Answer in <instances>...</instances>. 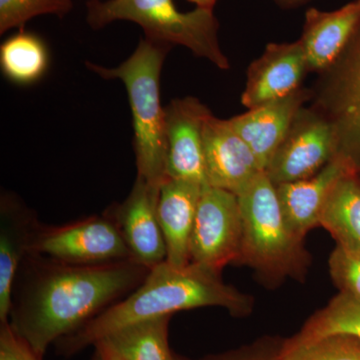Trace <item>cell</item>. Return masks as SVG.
Masks as SVG:
<instances>
[{
  "instance_id": "ac0fdd59",
  "label": "cell",
  "mask_w": 360,
  "mask_h": 360,
  "mask_svg": "<svg viewBox=\"0 0 360 360\" xmlns=\"http://www.w3.org/2000/svg\"><path fill=\"white\" fill-rule=\"evenodd\" d=\"M39 222L30 208L13 195L0 202V322L8 321L11 291Z\"/></svg>"
},
{
  "instance_id": "7a4b0ae2",
  "label": "cell",
  "mask_w": 360,
  "mask_h": 360,
  "mask_svg": "<svg viewBox=\"0 0 360 360\" xmlns=\"http://www.w3.org/2000/svg\"><path fill=\"white\" fill-rule=\"evenodd\" d=\"M201 307H221L243 317L253 311L255 298L202 265L191 262L176 267L165 262L149 270L143 283L129 295L59 340L56 349L58 354L72 356L132 324Z\"/></svg>"
},
{
  "instance_id": "44dd1931",
  "label": "cell",
  "mask_w": 360,
  "mask_h": 360,
  "mask_svg": "<svg viewBox=\"0 0 360 360\" xmlns=\"http://www.w3.org/2000/svg\"><path fill=\"white\" fill-rule=\"evenodd\" d=\"M330 335L352 336L360 341V298L338 293L291 340L307 342Z\"/></svg>"
},
{
  "instance_id": "d4e9b609",
  "label": "cell",
  "mask_w": 360,
  "mask_h": 360,
  "mask_svg": "<svg viewBox=\"0 0 360 360\" xmlns=\"http://www.w3.org/2000/svg\"><path fill=\"white\" fill-rule=\"evenodd\" d=\"M328 269L340 292L360 298V251L336 245L329 257Z\"/></svg>"
},
{
  "instance_id": "4fadbf2b",
  "label": "cell",
  "mask_w": 360,
  "mask_h": 360,
  "mask_svg": "<svg viewBox=\"0 0 360 360\" xmlns=\"http://www.w3.org/2000/svg\"><path fill=\"white\" fill-rule=\"evenodd\" d=\"M309 72L300 40L291 44H270L248 70L241 103L248 110L283 98L302 89Z\"/></svg>"
},
{
  "instance_id": "d6986e66",
  "label": "cell",
  "mask_w": 360,
  "mask_h": 360,
  "mask_svg": "<svg viewBox=\"0 0 360 360\" xmlns=\"http://www.w3.org/2000/svg\"><path fill=\"white\" fill-rule=\"evenodd\" d=\"M319 226L330 233L336 245L360 251V172L338 182L322 210Z\"/></svg>"
},
{
  "instance_id": "7402d4cb",
  "label": "cell",
  "mask_w": 360,
  "mask_h": 360,
  "mask_svg": "<svg viewBox=\"0 0 360 360\" xmlns=\"http://www.w3.org/2000/svg\"><path fill=\"white\" fill-rule=\"evenodd\" d=\"M0 65L6 77L16 84H32L46 71L49 52L37 35L23 30L2 44Z\"/></svg>"
},
{
  "instance_id": "277c9868",
  "label": "cell",
  "mask_w": 360,
  "mask_h": 360,
  "mask_svg": "<svg viewBox=\"0 0 360 360\" xmlns=\"http://www.w3.org/2000/svg\"><path fill=\"white\" fill-rule=\"evenodd\" d=\"M170 45L141 39L132 56L115 68L86 63L103 79H120L129 94L134 125L137 176L160 187L168 179L165 108L160 103V75Z\"/></svg>"
},
{
  "instance_id": "5bb4252c",
  "label": "cell",
  "mask_w": 360,
  "mask_h": 360,
  "mask_svg": "<svg viewBox=\"0 0 360 360\" xmlns=\"http://www.w3.org/2000/svg\"><path fill=\"white\" fill-rule=\"evenodd\" d=\"M360 172L348 156L338 153L317 174L307 179L276 186L277 195L286 221L292 231L305 238L319 226L322 210L343 177Z\"/></svg>"
},
{
  "instance_id": "ffe728a7",
  "label": "cell",
  "mask_w": 360,
  "mask_h": 360,
  "mask_svg": "<svg viewBox=\"0 0 360 360\" xmlns=\"http://www.w3.org/2000/svg\"><path fill=\"white\" fill-rule=\"evenodd\" d=\"M170 319L167 315L139 322L103 340L125 360H174L168 345Z\"/></svg>"
},
{
  "instance_id": "8fae6325",
  "label": "cell",
  "mask_w": 360,
  "mask_h": 360,
  "mask_svg": "<svg viewBox=\"0 0 360 360\" xmlns=\"http://www.w3.org/2000/svg\"><path fill=\"white\" fill-rule=\"evenodd\" d=\"M160 189L137 176L125 200L105 212L117 224L132 258L149 269L167 262V257L158 219Z\"/></svg>"
},
{
  "instance_id": "9a60e30c",
  "label": "cell",
  "mask_w": 360,
  "mask_h": 360,
  "mask_svg": "<svg viewBox=\"0 0 360 360\" xmlns=\"http://www.w3.org/2000/svg\"><path fill=\"white\" fill-rule=\"evenodd\" d=\"M311 96L310 90L300 89L288 96L262 104L229 120L264 172L290 131L296 115Z\"/></svg>"
},
{
  "instance_id": "cb8c5ba5",
  "label": "cell",
  "mask_w": 360,
  "mask_h": 360,
  "mask_svg": "<svg viewBox=\"0 0 360 360\" xmlns=\"http://www.w3.org/2000/svg\"><path fill=\"white\" fill-rule=\"evenodd\" d=\"M72 8V0H0V33L13 28L23 32L26 23L39 15L65 18Z\"/></svg>"
},
{
  "instance_id": "4316f807",
  "label": "cell",
  "mask_w": 360,
  "mask_h": 360,
  "mask_svg": "<svg viewBox=\"0 0 360 360\" xmlns=\"http://www.w3.org/2000/svg\"><path fill=\"white\" fill-rule=\"evenodd\" d=\"M0 360L44 359L6 321L0 322Z\"/></svg>"
},
{
  "instance_id": "f546056e",
  "label": "cell",
  "mask_w": 360,
  "mask_h": 360,
  "mask_svg": "<svg viewBox=\"0 0 360 360\" xmlns=\"http://www.w3.org/2000/svg\"><path fill=\"white\" fill-rule=\"evenodd\" d=\"M279 4L283 6H295V4H303V2L309 1V0H276Z\"/></svg>"
},
{
  "instance_id": "ba28073f",
  "label": "cell",
  "mask_w": 360,
  "mask_h": 360,
  "mask_svg": "<svg viewBox=\"0 0 360 360\" xmlns=\"http://www.w3.org/2000/svg\"><path fill=\"white\" fill-rule=\"evenodd\" d=\"M243 233L238 196L203 186L191 234V262L221 274L227 265L238 264Z\"/></svg>"
},
{
  "instance_id": "5b68a950",
  "label": "cell",
  "mask_w": 360,
  "mask_h": 360,
  "mask_svg": "<svg viewBox=\"0 0 360 360\" xmlns=\"http://www.w3.org/2000/svg\"><path fill=\"white\" fill-rule=\"evenodd\" d=\"M86 7L87 23L94 30L113 21H131L141 26L146 39L170 46L182 45L220 70L231 68L219 45V25L212 8L196 6L181 13L174 0H89Z\"/></svg>"
},
{
  "instance_id": "7c38bea8",
  "label": "cell",
  "mask_w": 360,
  "mask_h": 360,
  "mask_svg": "<svg viewBox=\"0 0 360 360\" xmlns=\"http://www.w3.org/2000/svg\"><path fill=\"white\" fill-rule=\"evenodd\" d=\"M212 111L195 97L172 101L165 108L168 179L206 186L203 127Z\"/></svg>"
},
{
  "instance_id": "f1b7e54d",
  "label": "cell",
  "mask_w": 360,
  "mask_h": 360,
  "mask_svg": "<svg viewBox=\"0 0 360 360\" xmlns=\"http://www.w3.org/2000/svg\"><path fill=\"white\" fill-rule=\"evenodd\" d=\"M188 1L193 2L198 7L213 9L217 0H188Z\"/></svg>"
},
{
  "instance_id": "1f68e13d",
  "label": "cell",
  "mask_w": 360,
  "mask_h": 360,
  "mask_svg": "<svg viewBox=\"0 0 360 360\" xmlns=\"http://www.w3.org/2000/svg\"><path fill=\"white\" fill-rule=\"evenodd\" d=\"M174 360H180L179 356H174Z\"/></svg>"
},
{
  "instance_id": "52a82bcc",
  "label": "cell",
  "mask_w": 360,
  "mask_h": 360,
  "mask_svg": "<svg viewBox=\"0 0 360 360\" xmlns=\"http://www.w3.org/2000/svg\"><path fill=\"white\" fill-rule=\"evenodd\" d=\"M322 75L312 108L335 127L338 153L360 168V25L347 49Z\"/></svg>"
},
{
  "instance_id": "83f0119b",
  "label": "cell",
  "mask_w": 360,
  "mask_h": 360,
  "mask_svg": "<svg viewBox=\"0 0 360 360\" xmlns=\"http://www.w3.org/2000/svg\"><path fill=\"white\" fill-rule=\"evenodd\" d=\"M94 347L101 354L103 360H125L113 348H111L105 341H99Z\"/></svg>"
},
{
  "instance_id": "484cf974",
  "label": "cell",
  "mask_w": 360,
  "mask_h": 360,
  "mask_svg": "<svg viewBox=\"0 0 360 360\" xmlns=\"http://www.w3.org/2000/svg\"><path fill=\"white\" fill-rule=\"evenodd\" d=\"M283 343V341L277 338H260L255 342L239 347L238 349L229 350L219 354L207 355L196 360H279V352ZM180 360L191 359H180Z\"/></svg>"
},
{
  "instance_id": "e0dca14e",
  "label": "cell",
  "mask_w": 360,
  "mask_h": 360,
  "mask_svg": "<svg viewBox=\"0 0 360 360\" xmlns=\"http://www.w3.org/2000/svg\"><path fill=\"white\" fill-rule=\"evenodd\" d=\"M202 184L168 179L158 198V219L165 245L167 262L176 267L191 264V239Z\"/></svg>"
},
{
  "instance_id": "2e32d148",
  "label": "cell",
  "mask_w": 360,
  "mask_h": 360,
  "mask_svg": "<svg viewBox=\"0 0 360 360\" xmlns=\"http://www.w3.org/2000/svg\"><path fill=\"white\" fill-rule=\"evenodd\" d=\"M360 25V0L333 11L310 8L300 41L311 72H323L336 63Z\"/></svg>"
},
{
  "instance_id": "8992f818",
  "label": "cell",
  "mask_w": 360,
  "mask_h": 360,
  "mask_svg": "<svg viewBox=\"0 0 360 360\" xmlns=\"http://www.w3.org/2000/svg\"><path fill=\"white\" fill-rule=\"evenodd\" d=\"M28 253L77 265L111 264L132 258L117 224L106 212L65 225L39 222Z\"/></svg>"
},
{
  "instance_id": "3957f363",
  "label": "cell",
  "mask_w": 360,
  "mask_h": 360,
  "mask_svg": "<svg viewBox=\"0 0 360 360\" xmlns=\"http://www.w3.org/2000/svg\"><path fill=\"white\" fill-rule=\"evenodd\" d=\"M243 215V245L238 264L257 272L267 286L286 279L304 281L311 264L304 238L286 221L276 186L265 172L238 195Z\"/></svg>"
},
{
  "instance_id": "6da1fadb",
  "label": "cell",
  "mask_w": 360,
  "mask_h": 360,
  "mask_svg": "<svg viewBox=\"0 0 360 360\" xmlns=\"http://www.w3.org/2000/svg\"><path fill=\"white\" fill-rule=\"evenodd\" d=\"M149 270L134 258L77 265L28 253L14 281L9 324L44 359L52 343L131 293Z\"/></svg>"
},
{
  "instance_id": "9c48e42d",
  "label": "cell",
  "mask_w": 360,
  "mask_h": 360,
  "mask_svg": "<svg viewBox=\"0 0 360 360\" xmlns=\"http://www.w3.org/2000/svg\"><path fill=\"white\" fill-rule=\"evenodd\" d=\"M338 153L335 127L314 108L300 110L265 174L274 186L312 176Z\"/></svg>"
},
{
  "instance_id": "30bf717a",
  "label": "cell",
  "mask_w": 360,
  "mask_h": 360,
  "mask_svg": "<svg viewBox=\"0 0 360 360\" xmlns=\"http://www.w3.org/2000/svg\"><path fill=\"white\" fill-rule=\"evenodd\" d=\"M206 186L240 195L264 172L250 146L232 127L229 120L212 113L203 127Z\"/></svg>"
},
{
  "instance_id": "603a6c76",
  "label": "cell",
  "mask_w": 360,
  "mask_h": 360,
  "mask_svg": "<svg viewBox=\"0 0 360 360\" xmlns=\"http://www.w3.org/2000/svg\"><path fill=\"white\" fill-rule=\"evenodd\" d=\"M279 360H360V341L352 336L330 335L307 342L283 341Z\"/></svg>"
},
{
  "instance_id": "4dcf8cb0",
  "label": "cell",
  "mask_w": 360,
  "mask_h": 360,
  "mask_svg": "<svg viewBox=\"0 0 360 360\" xmlns=\"http://www.w3.org/2000/svg\"><path fill=\"white\" fill-rule=\"evenodd\" d=\"M90 360H103V359H101V354H98V352L94 349V356H92V359Z\"/></svg>"
}]
</instances>
